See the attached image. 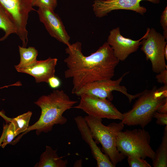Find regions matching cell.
<instances>
[{"mask_svg": "<svg viewBox=\"0 0 167 167\" xmlns=\"http://www.w3.org/2000/svg\"><path fill=\"white\" fill-rule=\"evenodd\" d=\"M65 52L68 56L64 61L67 67L64 76L72 79L73 94L87 83L111 79L119 62L107 42L88 56L83 54L79 41L67 46Z\"/></svg>", "mask_w": 167, "mask_h": 167, "instance_id": "1", "label": "cell"}, {"mask_svg": "<svg viewBox=\"0 0 167 167\" xmlns=\"http://www.w3.org/2000/svg\"><path fill=\"white\" fill-rule=\"evenodd\" d=\"M77 102V101L71 100L62 90H54L47 95L41 96L34 103L41 109L39 119L28 126L20 136L35 130L37 135L42 132L47 133L52 130L55 125L65 124L67 119L63 115V113Z\"/></svg>", "mask_w": 167, "mask_h": 167, "instance_id": "2", "label": "cell"}, {"mask_svg": "<svg viewBox=\"0 0 167 167\" xmlns=\"http://www.w3.org/2000/svg\"><path fill=\"white\" fill-rule=\"evenodd\" d=\"M138 97L132 108L123 113L120 123L129 126L139 125L142 128L146 126L152 121L154 113L167 100V85L145 90Z\"/></svg>", "mask_w": 167, "mask_h": 167, "instance_id": "3", "label": "cell"}, {"mask_svg": "<svg viewBox=\"0 0 167 167\" xmlns=\"http://www.w3.org/2000/svg\"><path fill=\"white\" fill-rule=\"evenodd\" d=\"M84 118L93 139L101 144L103 152L116 166L125 157L118 150L116 144L117 133L122 131L124 125L113 122L105 126L101 118L88 115Z\"/></svg>", "mask_w": 167, "mask_h": 167, "instance_id": "4", "label": "cell"}, {"mask_svg": "<svg viewBox=\"0 0 167 167\" xmlns=\"http://www.w3.org/2000/svg\"><path fill=\"white\" fill-rule=\"evenodd\" d=\"M150 141L149 132L143 128L126 130L117 133L116 147L118 150L125 157H149L153 161L156 152L150 145Z\"/></svg>", "mask_w": 167, "mask_h": 167, "instance_id": "5", "label": "cell"}, {"mask_svg": "<svg viewBox=\"0 0 167 167\" xmlns=\"http://www.w3.org/2000/svg\"><path fill=\"white\" fill-rule=\"evenodd\" d=\"M167 40L163 35L153 28H149L146 36L141 41V50L152 64L153 72L157 74L167 69L164 55Z\"/></svg>", "mask_w": 167, "mask_h": 167, "instance_id": "6", "label": "cell"}, {"mask_svg": "<svg viewBox=\"0 0 167 167\" xmlns=\"http://www.w3.org/2000/svg\"><path fill=\"white\" fill-rule=\"evenodd\" d=\"M129 73L126 72L116 80L111 79L100 80L87 83L82 86L75 94L80 96L86 94L97 98L107 99L111 101L113 99L112 92L115 91L125 95L131 103L132 101L138 97L142 92L135 95L128 93L126 88L120 85L123 78Z\"/></svg>", "mask_w": 167, "mask_h": 167, "instance_id": "7", "label": "cell"}, {"mask_svg": "<svg viewBox=\"0 0 167 167\" xmlns=\"http://www.w3.org/2000/svg\"><path fill=\"white\" fill-rule=\"evenodd\" d=\"M0 5L8 12L14 22L16 34L26 47L28 42V32L26 29L29 13L35 11L31 0H0Z\"/></svg>", "mask_w": 167, "mask_h": 167, "instance_id": "8", "label": "cell"}, {"mask_svg": "<svg viewBox=\"0 0 167 167\" xmlns=\"http://www.w3.org/2000/svg\"><path fill=\"white\" fill-rule=\"evenodd\" d=\"M80 97L79 104L73 108L81 109L88 115L97 118L123 119V113L108 99L86 94L82 95Z\"/></svg>", "mask_w": 167, "mask_h": 167, "instance_id": "9", "label": "cell"}, {"mask_svg": "<svg viewBox=\"0 0 167 167\" xmlns=\"http://www.w3.org/2000/svg\"><path fill=\"white\" fill-rule=\"evenodd\" d=\"M143 0L159 4L161 0H95L92 5V9L95 16L99 18L118 10H131L143 15L147 9L140 5V2Z\"/></svg>", "mask_w": 167, "mask_h": 167, "instance_id": "10", "label": "cell"}, {"mask_svg": "<svg viewBox=\"0 0 167 167\" xmlns=\"http://www.w3.org/2000/svg\"><path fill=\"white\" fill-rule=\"evenodd\" d=\"M149 28L141 38L134 40L123 37L118 27L110 31L107 42L113 49L115 57L120 61H124L131 54L136 51L141 45V41L147 35Z\"/></svg>", "mask_w": 167, "mask_h": 167, "instance_id": "11", "label": "cell"}, {"mask_svg": "<svg viewBox=\"0 0 167 167\" xmlns=\"http://www.w3.org/2000/svg\"><path fill=\"white\" fill-rule=\"evenodd\" d=\"M41 22L44 24L50 35L59 42L69 46L70 37L59 16L54 10L39 8L36 11Z\"/></svg>", "mask_w": 167, "mask_h": 167, "instance_id": "12", "label": "cell"}, {"mask_svg": "<svg viewBox=\"0 0 167 167\" xmlns=\"http://www.w3.org/2000/svg\"><path fill=\"white\" fill-rule=\"evenodd\" d=\"M74 121L80 132L83 139L89 145L98 167H114L109 157L103 153L93 139L89 128L84 117L79 116L75 117Z\"/></svg>", "mask_w": 167, "mask_h": 167, "instance_id": "13", "label": "cell"}, {"mask_svg": "<svg viewBox=\"0 0 167 167\" xmlns=\"http://www.w3.org/2000/svg\"><path fill=\"white\" fill-rule=\"evenodd\" d=\"M57 59L49 57L43 60L38 61L34 65L27 68L17 69L19 72L25 73L34 77L37 83H48L50 77L55 76Z\"/></svg>", "mask_w": 167, "mask_h": 167, "instance_id": "14", "label": "cell"}, {"mask_svg": "<svg viewBox=\"0 0 167 167\" xmlns=\"http://www.w3.org/2000/svg\"><path fill=\"white\" fill-rule=\"evenodd\" d=\"M68 162L59 157L57 153V149L53 150L49 146H46L45 150L41 155L39 162L34 167H66Z\"/></svg>", "mask_w": 167, "mask_h": 167, "instance_id": "15", "label": "cell"}, {"mask_svg": "<svg viewBox=\"0 0 167 167\" xmlns=\"http://www.w3.org/2000/svg\"><path fill=\"white\" fill-rule=\"evenodd\" d=\"M20 60L19 63L15 66V69H21L31 67L37 63V50L34 47L28 48L19 46Z\"/></svg>", "mask_w": 167, "mask_h": 167, "instance_id": "16", "label": "cell"}, {"mask_svg": "<svg viewBox=\"0 0 167 167\" xmlns=\"http://www.w3.org/2000/svg\"><path fill=\"white\" fill-rule=\"evenodd\" d=\"M0 29L5 32V35L0 39V41H4L10 34H16V26L8 12L0 5Z\"/></svg>", "mask_w": 167, "mask_h": 167, "instance_id": "17", "label": "cell"}, {"mask_svg": "<svg viewBox=\"0 0 167 167\" xmlns=\"http://www.w3.org/2000/svg\"><path fill=\"white\" fill-rule=\"evenodd\" d=\"M162 139L153 160L152 165L154 167H167V125L164 128Z\"/></svg>", "mask_w": 167, "mask_h": 167, "instance_id": "18", "label": "cell"}, {"mask_svg": "<svg viewBox=\"0 0 167 167\" xmlns=\"http://www.w3.org/2000/svg\"><path fill=\"white\" fill-rule=\"evenodd\" d=\"M32 114V112L28 111L15 118H10L9 122H11L13 124L15 133L16 136L26 131L29 126Z\"/></svg>", "mask_w": 167, "mask_h": 167, "instance_id": "19", "label": "cell"}, {"mask_svg": "<svg viewBox=\"0 0 167 167\" xmlns=\"http://www.w3.org/2000/svg\"><path fill=\"white\" fill-rule=\"evenodd\" d=\"M16 136L12 123L10 122L8 124H6L3 126V133L0 139L1 147L3 148L7 144L11 143Z\"/></svg>", "mask_w": 167, "mask_h": 167, "instance_id": "20", "label": "cell"}, {"mask_svg": "<svg viewBox=\"0 0 167 167\" xmlns=\"http://www.w3.org/2000/svg\"><path fill=\"white\" fill-rule=\"evenodd\" d=\"M57 0H31L32 6L46 8L54 10L57 5Z\"/></svg>", "mask_w": 167, "mask_h": 167, "instance_id": "21", "label": "cell"}, {"mask_svg": "<svg viewBox=\"0 0 167 167\" xmlns=\"http://www.w3.org/2000/svg\"><path fill=\"white\" fill-rule=\"evenodd\" d=\"M128 162L130 167H151L144 159L135 156H128Z\"/></svg>", "mask_w": 167, "mask_h": 167, "instance_id": "22", "label": "cell"}, {"mask_svg": "<svg viewBox=\"0 0 167 167\" xmlns=\"http://www.w3.org/2000/svg\"><path fill=\"white\" fill-rule=\"evenodd\" d=\"M160 23L163 30V35L167 39V7L165 8L161 16Z\"/></svg>", "mask_w": 167, "mask_h": 167, "instance_id": "23", "label": "cell"}, {"mask_svg": "<svg viewBox=\"0 0 167 167\" xmlns=\"http://www.w3.org/2000/svg\"><path fill=\"white\" fill-rule=\"evenodd\" d=\"M153 118L156 119V123L162 126L167 125V113H159L157 111L154 113Z\"/></svg>", "mask_w": 167, "mask_h": 167, "instance_id": "24", "label": "cell"}, {"mask_svg": "<svg viewBox=\"0 0 167 167\" xmlns=\"http://www.w3.org/2000/svg\"><path fill=\"white\" fill-rule=\"evenodd\" d=\"M156 78L158 83L167 85V69L158 73Z\"/></svg>", "mask_w": 167, "mask_h": 167, "instance_id": "25", "label": "cell"}, {"mask_svg": "<svg viewBox=\"0 0 167 167\" xmlns=\"http://www.w3.org/2000/svg\"><path fill=\"white\" fill-rule=\"evenodd\" d=\"M47 83L50 87L53 89L58 88L61 84V82L60 79L55 76L49 78Z\"/></svg>", "mask_w": 167, "mask_h": 167, "instance_id": "26", "label": "cell"}, {"mask_svg": "<svg viewBox=\"0 0 167 167\" xmlns=\"http://www.w3.org/2000/svg\"><path fill=\"white\" fill-rule=\"evenodd\" d=\"M157 112L162 113H167V100L158 109Z\"/></svg>", "mask_w": 167, "mask_h": 167, "instance_id": "27", "label": "cell"}, {"mask_svg": "<svg viewBox=\"0 0 167 167\" xmlns=\"http://www.w3.org/2000/svg\"><path fill=\"white\" fill-rule=\"evenodd\" d=\"M82 161L81 159L76 161L74 165V167H81L82 166Z\"/></svg>", "mask_w": 167, "mask_h": 167, "instance_id": "28", "label": "cell"}, {"mask_svg": "<svg viewBox=\"0 0 167 167\" xmlns=\"http://www.w3.org/2000/svg\"><path fill=\"white\" fill-rule=\"evenodd\" d=\"M19 85V84L18 82H16V83L14 84H11V85H8V86H4V87H2V88H5V87H9V86H18ZM0 115L2 116V117L3 118H4V119L5 118H6V116L3 113H2L1 112H0Z\"/></svg>", "mask_w": 167, "mask_h": 167, "instance_id": "29", "label": "cell"}, {"mask_svg": "<svg viewBox=\"0 0 167 167\" xmlns=\"http://www.w3.org/2000/svg\"><path fill=\"white\" fill-rule=\"evenodd\" d=\"M164 55L165 59L167 60V45H166L165 47L164 50Z\"/></svg>", "mask_w": 167, "mask_h": 167, "instance_id": "30", "label": "cell"}]
</instances>
